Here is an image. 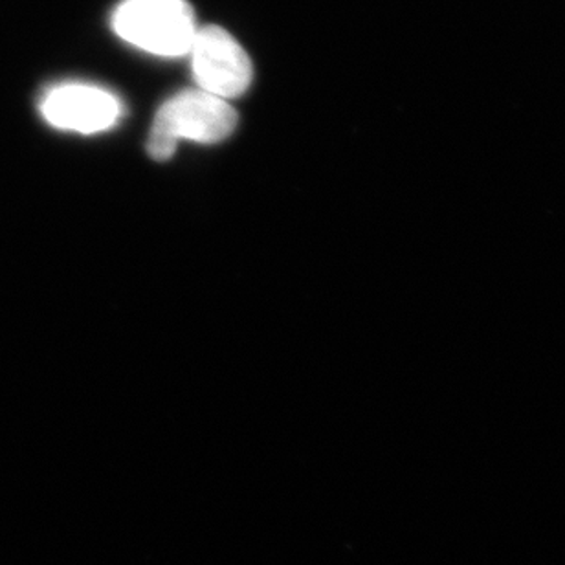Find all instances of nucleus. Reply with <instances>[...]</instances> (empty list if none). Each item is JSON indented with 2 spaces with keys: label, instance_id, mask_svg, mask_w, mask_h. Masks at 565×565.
<instances>
[{
  "label": "nucleus",
  "instance_id": "nucleus-3",
  "mask_svg": "<svg viewBox=\"0 0 565 565\" xmlns=\"http://www.w3.org/2000/svg\"><path fill=\"white\" fill-rule=\"evenodd\" d=\"M190 52L193 74L204 93L226 99L241 96L250 87V57L224 28H201Z\"/></svg>",
  "mask_w": 565,
  "mask_h": 565
},
{
  "label": "nucleus",
  "instance_id": "nucleus-1",
  "mask_svg": "<svg viewBox=\"0 0 565 565\" xmlns=\"http://www.w3.org/2000/svg\"><path fill=\"white\" fill-rule=\"evenodd\" d=\"M237 126V113L224 99L204 93L185 90L169 99L158 110L147 151L151 158L163 162L173 157L180 138L217 143L228 138Z\"/></svg>",
  "mask_w": 565,
  "mask_h": 565
},
{
  "label": "nucleus",
  "instance_id": "nucleus-2",
  "mask_svg": "<svg viewBox=\"0 0 565 565\" xmlns=\"http://www.w3.org/2000/svg\"><path fill=\"white\" fill-rule=\"evenodd\" d=\"M113 26L127 43L166 57L188 54L199 32L185 0H124Z\"/></svg>",
  "mask_w": 565,
  "mask_h": 565
},
{
  "label": "nucleus",
  "instance_id": "nucleus-4",
  "mask_svg": "<svg viewBox=\"0 0 565 565\" xmlns=\"http://www.w3.org/2000/svg\"><path fill=\"white\" fill-rule=\"evenodd\" d=\"M41 115L50 126L83 135L105 131L121 115L120 102L102 88L88 85L55 87L41 102Z\"/></svg>",
  "mask_w": 565,
  "mask_h": 565
}]
</instances>
